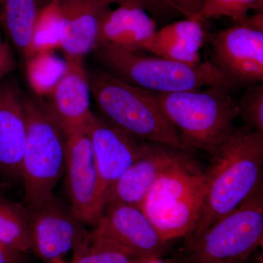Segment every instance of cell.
<instances>
[{
    "label": "cell",
    "mask_w": 263,
    "mask_h": 263,
    "mask_svg": "<svg viewBox=\"0 0 263 263\" xmlns=\"http://www.w3.org/2000/svg\"><path fill=\"white\" fill-rule=\"evenodd\" d=\"M205 171L206 193L194 239L233 212L262 185L263 134L243 126L235 127L213 156Z\"/></svg>",
    "instance_id": "6da1fadb"
},
{
    "label": "cell",
    "mask_w": 263,
    "mask_h": 263,
    "mask_svg": "<svg viewBox=\"0 0 263 263\" xmlns=\"http://www.w3.org/2000/svg\"><path fill=\"white\" fill-rule=\"evenodd\" d=\"M231 91L213 86L177 92H152L185 148L204 151L213 157L234 131L238 117V103Z\"/></svg>",
    "instance_id": "7a4b0ae2"
},
{
    "label": "cell",
    "mask_w": 263,
    "mask_h": 263,
    "mask_svg": "<svg viewBox=\"0 0 263 263\" xmlns=\"http://www.w3.org/2000/svg\"><path fill=\"white\" fill-rule=\"evenodd\" d=\"M186 152L182 151L159 176L141 207L168 242L193 233L206 193L205 171Z\"/></svg>",
    "instance_id": "3957f363"
},
{
    "label": "cell",
    "mask_w": 263,
    "mask_h": 263,
    "mask_svg": "<svg viewBox=\"0 0 263 263\" xmlns=\"http://www.w3.org/2000/svg\"><path fill=\"white\" fill-rule=\"evenodd\" d=\"M87 72L91 97L107 120L139 139L188 152L152 91L102 69Z\"/></svg>",
    "instance_id": "277c9868"
},
{
    "label": "cell",
    "mask_w": 263,
    "mask_h": 263,
    "mask_svg": "<svg viewBox=\"0 0 263 263\" xmlns=\"http://www.w3.org/2000/svg\"><path fill=\"white\" fill-rule=\"evenodd\" d=\"M93 52L109 73L152 92H177L213 86L233 90L240 86L209 61L189 65L106 45H99Z\"/></svg>",
    "instance_id": "5b68a950"
},
{
    "label": "cell",
    "mask_w": 263,
    "mask_h": 263,
    "mask_svg": "<svg viewBox=\"0 0 263 263\" xmlns=\"http://www.w3.org/2000/svg\"><path fill=\"white\" fill-rule=\"evenodd\" d=\"M27 136L22 166L25 205H37L53 195L65 174L67 135L48 102L24 93Z\"/></svg>",
    "instance_id": "8992f818"
},
{
    "label": "cell",
    "mask_w": 263,
    "mask_h": 263,
    "mask_svg": "<svg viewBox=\"0 0 263 263\" xmlns=\"http://www.w3.org/2000/svg\"><path fill=\"white\" fill-rule=\"evenodd\" d=\"M263 238V186L194 239L186 240L185 263H247Z\"/></svg>",
    "instance_id": "52a82bcc"
},
{
    "label": "cell",
    "mask_w": 263,
    "mask_h": 263,
    "mask_svg": "<svg viewBox=\"0 0 263 263\" xmlns=\"http://www.w3.org/2000/svg\"><path fill=\"white\" fill-rule=\"evenodd\" d=\"M90 241L140 259L164 257L171 250L170 242L140 208L119 202L105 205Z\"/></svg>",
    "instance_id": "ba28073f"
},
{
    "label": "cell",
    "mask_w": 263,
    "mask_h": 263,
    "mask_svg": "<svg viewBox=\"0 0 263 263\" xmlns=\"http://www.w3.org/2000/svg\"><path fill=\"white\" fill-rule=\"evenodd\" d=\"M28 212L32 252L46 263L62 260L90 238L84 223L60 198L52 195Z\"/></svg>",
    "instance_id": "9c48e42d"
},
{
    "label": "cell",
    "mask_w": 263,
    "mask_h": 263,
    "mask_svg": "<svg viewBox=\"0 0 263 263\" xmlns=\"http://www.w3.org/2000/svg\"><path fill=\"white\" fill-rule=\"evenodd\" d=\"M65 174L72 212L84 224L95 226L105 211V195L86 132L67 136Z\"/></svg>",
    "instance_id": "30bf717a"
},
{
    "label": "cell",
    "mask_w": 263,
    "mask_h": 263,
    "mask_svg": "<svg viewBox=\"0 0 263 263\" xmlns=\"http://www.w3.org/2000/svg\"><path fill=\"white\" fill-rule=\"evenodd\" d=\"M207 41L212 65L240 86L263 81V29L236 24L212 33Z\"/></svg>",
    "instance_id": "8fae6325"
},
{
    "label": "cell",
    "mask_w": 263,
    "mask_h": 263,
    "mask_svg": "<svg viewBox=\"0 0 263 263\" xmlns=\"http://www.w3.org/2000/svg\"><path fill=\"white\" fill-rule=\"evenodd\" d=\"M91 141L100 184L106 197L109 189L120 179L148 148L107 119L93 115L85 129Z\"/></svg>",
    "instance_id": "7c38bea8"
},
{
    "label": "cell",
    "mask_w": 263,
    "mask_h": 263,
    "mask_svg": "<svg viewBox=\"0 0 263 263\" xmlns=\"http://www.w3.org/2000/svg\"><path fill=\"white\" fill-rule=\"evenodd\" d=\"M26 136L24 93L18 81L7 77L0 83V179L22 181Z\"/></svg>",
    "instance_id": "4fadbf2b"
},
{
    "label": "cell",
    "mask_w": 263,
    "mask_h": 263,
    "mask_svg": "<svg viewBox=\"0 0 263 263\" xmlns=\"http://www.w3.org/2000/svg\"><path fill=\"white\" fill-rule=\"evenodd\" d=\"M111 5L109 0H60L61 49L65 58L84 59L96 49Z\"/></svg>",
    "instance_id": "5bb4252c"
},
{
    "label": "cell",
    "mask_w": 263,
    "mask_h": 263,
    "mask_svg": "<svg viewBox=\"0 0 263 263\" xmlns=\"http://www.w3.org/2000/svg\"><path fill=\"white\" fill-rule=\"evenodd\" d=\"M67 67L48 102L67 136L85 132L94 114L90 108L91 89L84 59L65 58Z\"/></svg>",
    "instance_id": "9a60e30c"
},
{
    "label": "cell",
    "mask_w": 263,
    "mask_h": 263,
    "mask_svg": "<svg viewBox=\"0 0 263 263\" xmlns=\"http://www.w3.org/2000/svg\"><path fill=\"white\" fill-rule=\"evenodd\" d=\"M181 152L167 145L148 141L146 152L109 189L105 205L119 202L141 209L154 183Z\"/></svg>",
    "instance_id": "2e32d148"
},
{
    "label": "cell",
    "mask_w": 263,
    "mask_h": 263,
    "mask_svg": "<svg viewBox=\"0 0 263 263\" xmlns=\"http://www.w3.org/2000/svg\"><path fill=\"white\" fill-rule=\"evenodd\" d=\"M206 34L202 23L192 19H183L167 24L142 45L141 51L156 56L195 65L201 62L200 50Z\"/></svg>",
    "instance_id": "e0dca14e"
},
{
    "label": "cell",
    "mask_w": 263,
    "mask_h": 263,
    "mask_svg": "<svg viewBox=\"0 0 263 263\" xmlns=\"http://www.w3.org/2000/svg\"><path fill=\"white\" fill-rule=\"evenodd\" d=\"M157 30L156 22L145 10L119 6L110 10L104 21L99 45L138 52Z\"/></svg>",
    "instance_id": "ac0fdd59"
},
{
    "label": "cell",
    "mask_w": 263,
    "mask_h": 263,
    "mask_svg": "<svg viewBox=\"0 0 263 263\" xmlns=\"http://www.w3.org/2000/svg\"><path fill=\"white\" fill-rule=\"evenodd\" d=\"M48 0H5L0 23L7 42L27 62L33 56L34 27L40 11Z\"/></svg>",
    "instance_id": "d6986e66"
},
{
    "label": "cell",
    "mask_w": 263,
    "mask_h": 263,
    "mask_svg": "<svg viewBox=\"0 0 263 263\" xmlns=\"http://www.w3.org/2000/svg\"><path fill=\"white\" fill-rule=\"evenodd\" d=\"M0 243L24 253L32 252L27 207L0 192Z\"/></svg>",
    "instance_id": "ffe728a7"
},
{
    "label": "cell",
    "mask_w": 263,
    "mask_h": 263,
    "mask_svg": "<svg viewBox=\"0 0 263 263\" xmlns=\"http://www.w3.org/2000/svg\"><path fill=\"white\" fill-rule=\"evenodd\" d=\"M27 79L34 95L48 98L61 79L67 67L66 60L57 56L55 51L36 53L26 62Z\"/></svg>",
    "instance_id": "44dd1931"
},
{
    "label": "cell",
    "mask_w": 263,
    "mask_h": 263,
    "mask_svg": "<svg viewBox=\"0 0 263 263\" xmlns=\"http://www.w3.org/2000/svg\"><path fill=\"white\" fill-rule=\"evenodd\" d=\"M61 27L60 0H48L36 21L33 34V56L41 52L55 51L61 48Z\"/></svg>",
    "instance_id": "7402d4cb"
},
{
    "label": "cell",
    "mask_w": 263,
    "mask_h": 263,
    "mask_svg": "<svg viewBox=\"0 0 263 263\" xmlns=\"http://www.w3.org/2000/svg\"><path fill=\"white\" fill-rule=\"evenodd\" d=\"M263 0H202L200 21L228 17L242 24L251 10H262Z\"/></svg>",
    "instance_id": "603a6c76"
},
{
    "label": "cell",
    "mask_w": 263,
    "mask_h": 263,
    "mask_svg": "<svg viewBox=\"0 0 263 263\" xmlns=\"http://www.w3.org/2000/svg\"><path fill=\"white\" fill-rule=\"evenodd\" d=\"M72 253L69 263H138L142 259L116 249L95 245L90 241V238Z\"/></svg>",
    "instance_id": "cb8c5ba5"
},
{
    "label": "cell",
    "mask_w": 263,
    "mask_h": 263,
    "mask_svg": "<svg viewBox=\"0 0 263 263\" xmlns=\"http://www.w3.org/2000/svg\"><path fill=\"white\" fill-rule=\"evenodd\" d=\"M237 103L238 117L245 122V126L263 134L262 85H252Z\"/></svg>",
    "instance_id": "d4e9b609"
},
{
    "label": "cell",
    "mask_w": 263,
    "mask_h": 263,
    "mask_svg": "<svg viewBox=\"0 0 263 263\" xmlns=\"http://www.w3.org/2000/svg\"><path fill=\"white\" fill-rule=\"evenodd\" d=\"M112 4L129 8H141L152 14L166 15L179 13L166 0H109Z\"/></svg>",
    "instance_id": "484cf974"
},
{
    "label": "cell",
    "mask_w": 263,
    "mask_h": 263,
    "mask_svg": "<svg viewBox=\"0 0 263 263\" xmlns=\"http://www.w3.org/2000/svg\"><path fill=\"white\" fill-rule=\"evenodd\" d=\"M16 66L13 48L9 43L0 37V83L15 70Z\"/></svg>",
    "instance_id": "4316f807"
},
{
    "label": "cell",
    "mask_w": 263,
    "mask_h": 263,
    "mask_svg": "<svg viewBox=\"0 0 263 263\" xmlns=\"http://www.w3.org/2000/svg\"><path fill=\"white\" fill-rule=\"evenodd\" d=\"M170 4L186 18L201 22L200 13L202 9V0H166Z\"/></svg>",
    "instance_id": "83f0119b"
},
{
    "label": "cell",
    "mask_w": 263,
    "mask_h": 263,
    "mask_svg": "<svg viewBox=\"0 0 263 263\" xmlns=\"http://www.w3.org/2000/svg\"><path fill=\"white\" fill-rule=\"evenodd\" d=\"M26 254L0 243V263H28Z\"/></svg>",
    "instance_id": "f1b7e54d"
},
{
    "label": "cell",
    "mask_w": 263,
    "mask_h": 263,
    "mask_svg": "<svg viewBox=\"0 0 263 263\" xmlns=\"http://www.w3.org/2000/svg\"><path fill=\"white\" fill-rule=\"evenodd\" d=\"M138 263H185L182 257H160L142 259Z\"/></svg>",
    "instance_id": "f546056e"
},
{
    "label": "cell",
    "mask_w": 263,
    "mask_h": 263,
    "mask_svg": "<svg viewBox=\"0 0 263 263\" xmlns=\"http://www.w3.org/2000/svg\"><path fill=\"white\" fill-rule=\"evenodd\" d=\"M53 263H66V262L64 259H62V260L56 261V262Z\"/></svg>",
    "instance_id": "4dcf8cb0"
},
{
    "label": "cell",
    "mask_w": 263,
    "mask_h": 263,
    "mask_svg": "<svg viewBox=\"0 0 263 263\" xmlns=\"http://www.w3.org/2000/svg\"><path fill=\"white\" fill-rule=\"evenodd\" d=\"M5 0H0V6H2V5L4 3Z\"/></svg>",
    "instance_id": "1f68e13d"
},
{
    "label": "cell",
    "mask_w": 263,
    "mask_h": 263,
    "mask_svg": "<svg viewBox=\"0 0 263 263\" xmlns=\"http://www.w3.org/2000/svg\"><path fill=\"white\" fill-rule=\"evenodd\" d=\"M1 190H2V183H1V182H0V192H1Z\"/></svg>",
    "instance_id": "d6a6232c"
}]
</instances>
